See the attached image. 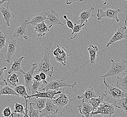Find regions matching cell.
Returning <instances> with one entry per match:
<instances>
[{"instance_id": "obj_1", "label": "cell", "mask_w": 127, "mask_h": 117, "mask_svg": "<svg viewBox=\"0 0 127 117\" xmlns=\"http://www.w3.org/2000/svg\"><path fill=\"white\" fill-rule=\"evenodd\" d=\"M103 83L105 87L103 95L106 102L113 105L115 107H117V103L127 99V93L121 90L115 85L107 83L105 78H103Z\"/></svg>"}, {"instance_id": "obj_2", "label": "cell", "mask_w": 127, "mask_h": 117, "mask_svg": "<svg viewBox=\"0 0 127 117\" xmlns=\"http://www.w3.org/2000/svg\"><path fill=\"white\" fill-rule=\"evenodd\" d=\"M55 48L54 45L52 42H50L47 44V46L44 49V56L39 64L37 65L34 72H43L51 78L54 73V67L51 64L50 58L51 57L50 54Z\"/></svg>"}, {"instance_id": "obj_3", "label": "cell", "mask_w": 127, "mask_h": 117, "mask_svg": "<svg viewBox=\"0 0 127 117\" xmlns=\"http://www.w3.org/2000/svg\"><path fill=\"white\" fill-rule=\"evenodd\" d=\"M112 63L110 68L106 73L101 76L100 77L106 78L108 77H114L119 78L122 77L127 74V63L124 59L121 60L111 59Z\"/></svg>"}, {"instance_id": "obj_4", "label": "cell", "mask_w": 127, "mask_h": 117, "mask_svg": "<svg viewBox=\"0 0 127 117\" xmlns=\"http://www.w3.org/2000/svg\"><path fill=\"white\" fill-rule=\"evenodd\" d=\"M61 88V93L59 94V96L55 99H52L53 102L58 106L61 109L65 108L67 111L71 110L73 111L71 103L75 100V98H73L71 93L68 89Z\"/></svg>"}, {"instance_id": "obj_5", "label": "cell", "mask_w": 127, "mask_h": 117, "mask_svg": "<svg viewBox=\"0 0 127 117\" xmlns=\"http://www.w3.org/2000/svg\"><path fill=\"white\" fill-rule=\"evenodd\" d=\"M70 75L67 76L66 77L60 79V80H56L50 81L49 82H47V83H42V86L39 88L41 91H44L47 90H60L61 88L66 87H70L73 88L76 85V82H74L73 84H69L65 82L64 80L66 78Z\"/></svg>"}, {"instance_id": "obj_6", "label": "cell", "mask_w": 127, "mask_h": 117, "mask_svg": "<svg viewBox=\"0 0 127 117\" xmlns=\"http://www.w3.org/2000/svg\"><path fill=\"white\" fill-rule=\"evenodd\" d=\"M61 108L53 102L52 99H47L46 106L40 111V117H63Z\"/></svg>"}, {"instance_id": "obj_7", "label": "cell", "mask_w": 127, "mask_h": 117, "mask_svg": "<svg viewBox=\"0 0 127 117\" xmlns=\"http://www.w3.org/2000/svg\"><path fill=\"white\" fill-rule=\"evenodd\" d=\"M95 111H93L91 113L90 116L100 115L103 117H110L115 113V106L113 105L106 102H104L102 104L97 108Z\"/></svg>"}, {"instance_id": "obj_8", "label": "cell", "mask_w": 127, "mask_h": 117, "mask_svg": "<svg viewBox=\"0 0 127 117\" xmlns=\"http://www.w3.org/2000/svg\"><path fill=\"white\" fill-rule=\"evenodd\" d=\"M127 20L125 19V25L124 26H121L119 28L116 32L110 38V41L106 45V48H110L111 45L115 44V42L121 41L123 39H126L127 38Z\"/></svg>"}, {"instance_id": "obj_9", "label": "cell", "mask_w": 127, "mask_h": 117, "mask_svg": "<svg viewBox=\"0 0 127 117\" xmlns=\"http://www.w3.org/2000/svg\"><path fill=\"white\" fill-rule=\"evenodd\" d=\"M121 12L122 10L120 9L115 10L107 8L105 10V11H104L102 9H99L97 10L96 16L97 17V20H101L103 18L105 17L108 19H115L116 21V22H119L120 20L118 18V15L119 13H121Z\"/></svg>"}, {"instance_id": "obj_10", "label": "cell", "mask_w": 127, "mask_h": 117, "mask_svg": "<svg viewBox=\"0 0 127 117\" xmlns=\"http://www.w3.org/2000/svg\"><path fill=\"white\" fill-rule=\"evenodd\" d=\"M46 15L47 20L48 26L50 27L54 25H64L65 23H62L60 20L59 14L53 9L47 10L46 12H43Z\"/></svg>"}, {"instance_id": "obj_11", "label": "cell", "mask_w": 127, "mask_h": 117, "mask_svg": "<svg viewBox=\"0 0 127 117\" xmlns=\"http://www.w3.org/2000/svg\"><path fill=\"white\" fill-rule=\"evenodd\" d=\"M28 22V20H25L21 25H20L15 29V31L13 32L12 36L11 37L13 38L20 37L21 39L24 38L25 40L28 39V37L27 36L28 30L27 28Z\"/></svg>"}, {"instance_id": "obj_12", "label": "cell", "mask_w": 127, "mask_h": 117, "mask_svg": "<svg viewBox=\"0 0 127 117\" xmlns=\"http://www.w3.org/2000/svg\"><path fill=\"white\" fill-rule=\"evenodd\" d=\"M61 93V88L60 90H47L43 91H37V92L34 94H32L31 95H28L26 98L28 100L31 99L33 97H41L45 98L47 99H55L56 98L55 97V95H59Z\"/></svg>"}, {"instance_id": "obj_13", "label": "cell", "mask_w": 127, "mask_h": 117, "mask_svg": "<svg viewBox=\"0 0 127 117\" xmlns=\"http://www.w3.org/2000/svg\"><path fill=\"white\" fill-rule=\"evenodd\" d=\"M8 50L7 54L5 58L4 62H7L10 63L11 59L12 58L13 55L15 54L18 47L16 38H10V40L8 41Z\"/></svg>"}, {"instance_id": "obj_14", "label": "cell", "mask_w": 127, "mask_h": 117, "mask_svg": "<svg viewBox=\"0 0 127 117\" xmlns=\"http://www.w3.org/2000/svg\"><path fill=\"white\" fill-rule=\"evenodd\" d=\"M9 4L10 1H8L7 7L6 8L2 6L0 7V11L3 16V20L5 22L6 25L9 27L10 26V22L12 21V19H16L15 15L9 8Z\"/></svg>"}, {"instance_id": "obj_15", "label": "cell", "mask_w": 127, "mask_h": 117, "mask_svg": "<svg viewBox=\"0 0 127 117\" xmlns=\"http://www.w3.org/2000/svg\"><path fill=\"white\" fill-rule=\"evenodd\" d=\"M37 63H34L32 64V67L30 70L27 72H23L22 73L24 75V80H25V86L28 89H29L30 86L32 83V80L33 79V74L35 69L37 66Z\"/></svg>"}, {"instance_id": "obj_16", "label": "cell", "mask_w": 127, "mask_h": 117, "mask_svg": "<svg viewBox=\"0 0 127 117\" xmlns=\"http://www.w3.org/2000/svg\"><path fill=\"white\" fill-rule=\"evenodd\" d=\"M34 32H36L37 37H43L50 31V27L46 25L45 21L32 26Z\"/></svg>"}, {"instance_id": "obj_17", "label": "cell", "mask_w": 127, "mask_h": 117, "mask_svg": "<svg viewBox=\"0 0 127 117\" xmlns=\"http://www.w3.org/2000/svg\"><path fill=\"white\" fill-rule=\"evenodd\" d=\"M69 51L64 47H61V52L58 55L54 56L53 58L54 60L62 64L64 66L66 65L67 60L68 59V57L72 55H69Z\"/></svg>"}, {"instance_id": "obj_18", "label": "cell", "mask_w": 127, "mask_h": 117, "mask_svg": "<svg viewBox=\"0 0 127 117\" xmlns=\"http://www.w3.org/2000/svg\"><path fill=\"white\" fill-rule=\"evenodd\" d=\"M78 110L80 114L86 117H91V113L93 111V107L89 103L85 102L83 100L82 103L78 105Z\"/></svg>"}, {"instance_id": "obj_19", "label": "cell", "mask_w": 127, "mask_h": 117, "mask_svg": "<svg viewBox=\"0 0 127 117\" xmlns=\"http://www.w3.org/2000/svg\"><path fill=\"white\" fill-rule=\"evenodd\" d=\"M25 57L22 56L19 58H15L11 63V68L8 71V73L9 74H11L13 72H19L22 73L24 71L21 68V63Z\"/></svg>"}, {"instance_id": "obj_20", "label": "cell", "mask_w": 127, "mask_h": 117, "mask_svg": "<svg viewBox=\"0 0 127 117\" xmlns=\"http://www.w3.org/2000/svg\"><path fill=\"white\" fill-rule=\"evenodd\" d=\"M94 10V7H91L89 10H82L78 17V22L81 25H83L85 22H88V19L91 17H94V15L93 13V11Z\"/></svg>"}, {"instance_id": "obj_21", "label": "cell", "mask_w": 127, "mask_h": 117, "mask_svg": "<svg viewBox=\"0 0 127 117\" xmlns=\"http://www.w3.org/2000/svg\"><path fill=\"white\" fill-rule=\"evenodd\" d=\"M92 97H96L95 91L92 87H90L87 88L85 92L81 95H78L77 96V99L80 100H83L85 102H88L89 100Z\"/></svg>"}, {"instance_id": "obj_22", "label": "cell", "mask_w": 127, "mask_h": 117, "mask_svg": "<svg viewBox=\"0 0 127 117\" xmlns=\"http://www.w3.org/2000/svg\"><path fill=\"white\" fill-rule=\"evenodd\" d=\"M32 102L30 103L32 107L34 109L38 110L41 111L46 106V102L47 98L41 97H34Z\"/></svg>"}, {"instance_id": "obj_23", "label": "cell", "mask_w": 127, "mask_h": 117, "mask_svg": "<svg viewBox=\"0 0 127 117\" xmlns=\"http://www.w3.org/2000/svg\"><path fill=\"white\" fill-rule=\"evenodd\" d=\"M46 20H47L46 15L42 11V13L34 14L31 21L28 22L27 24L31 25L32 27L38 23H41L43 21H45Z\"/></svg>"}, {"instance_id": "obj_24", "label": "cell", "mask_w": 127, "mask_h": 117, "mask_svg": "<svg viewBox=\"0 0 127 117\" xmlns=\"http://www.w3.org/2000/svg\"><path fill=\"white\" fill-rule=\"evenodd\" d=\"M87 50H88L89 56H90V66H91L92 65H95V60L97 56V46H94L93 44H91L87 48Z\"/></svg>"}, {"instance_id": "obj_25", "label": "cell", "mask_w": 127, "mask_h": 117, "mask_svg": "<svg viewBox=\"0 0 127 117\" xmlns=\"http://www.w3.org/2000/svg\"><path fill=\"white\" fill-rule=\"evenodd\" d=\"M105 97L103 94L102 95L99 96L98 97H92L89 100L88 102L92 105L93 107V112L94 110H95L100 105L102 104L104 102Z\"/></svg>"}, {"instance_id": "obj_26", "label": "cell", "mask_w": 127, "mask_h": 117, "mask_svg": "<svg viewBox=\"0 0 127 117\" xmlns=\"http://www.w3.org/2000/svg\"><path fill=\"white\" fill-rule=\"evenodd\" d=\"M116 82V86L124 92H127V75L121 78H117Z\"/></svg>"}, {"instance_id": "obj_27", "label": "cell", "mask_w": 127, "mask_h": 117, "mask_svg": "<svg viewBox=\"0 0 127 117\" xmlns=\"http://www.w3.org/2000/svg\"><path fill=\"white\" fill-rule=\"evenodd\" d=\"M16 95L18 97V94L14 89L10 88L7 85L0 87V95Z\"/></svg>"}, {"instance_id": "obj_28", "label": "cell", "mask_w": 127, "mask_h": 117, "mask_svg": "<svg viewBox=\"0 0 127 117\" xmlns=\"http://www.w3.org/2000/svg\"><path fill=\"white\" fill-rule=\"evenodd\" d=\"M14 88V90L18 94V97L21 96L24 98L25 99H27L26 97L29 95L27 93L26 87L25 86L19 85L16 86Z\"/></svg>"}, {"instance_id": "obj_29", "label": "cell", "mask_w": 127, "mask_h": 117, "mask_svg": "<svg viewBox=\"0 0 127 117\" xmlns=\"http://www.w3.org/2000/svg\"><path fill=\"white\" fill-rule=\"evenodd\" d=\"M19 76V75L15 73H13L12 74H9L7 78L8 82L14 87H15L16 86H17V83H18L19 82L18 78Z\"/></svg>"}, {"instance_id": "obj_30", "label": "cell", "mask_w": 127, "mask_h": 117, "mask_svg": "<svg viewBox=\"0 0 127 117\" xmlns=\"http://www.w3.org/2000/svg\"><path fill=\"white\" fill-rule=\"evenodd\" d=\"M41 81L39 82L33 78L32 83L30 86V88L29 89V90H30L32 92V95L36 93L37 91V90L39 89V88L41 86Z\"/></svg>"}, {"instance_id": "obj_31", "label": "cell", "mask_w": 127, "mask_h": 117, "mask_svg": "<svg viewBox=\"0 0 127 117\" xmlns=\"http://www.w3.org/2000/svg\"><path fill=\"white\" fill-rule=\"evenodd\" d=\"M7 38V35L0 31V55L5 58L2 54H0V51L2 50L3 47L5 46V42Z\"/></svg>"}, {"instance_id": "obj_32", "label": "cell", "mask_w": 127, "mask_h": 117, "mask_svg": "<svg viewBox=\"0 0 127 117\" xmlns=\"http://www.w3.org/2000/svg\"><path fill=\"white\" fill-rule=\"evenodd\" d=\"M40 111L38 110L34 109L30 103V109L28 110V116L30 117H40Z\"/></svg>"}, {"instance_id": "obj_33", "label": "cell", "mask_w": 127, "mask_h": 117, "mask_svg": "<svg viewBox=\"0 0 127 117\" xmlns=\"http://www.w3.org/2000/svg\"><path fill=\"white\" fill-rule=\"evenodd\" d=\"M85 26V24H84L83 25H77L76 23H74L73 24V32H72V34L73 35L74 33H75V35L73 36V37H71V39L74 38L75 37L77 36V35L78 34V32L80 31L82 29L83 27H84Z\"/></svg>"}, {"instance_id": "obj_34", "label": "cell", "mask_w": 127, "mask_h": 117, "mask_svg": "<svg viewBox=\"0 0 127 117\" xmlns=\"http://www.w3.org/2000/svg\"><path fill=\"white\" fill-rule=\"evenodd\" d=\"M12 110L15 112L18 113L20 114L24 115L25 114V108L24 106L22 104H19L17 102H15V107Z\"/></svg>"}, {"instance_id": "obj_35", "label": "cell", "mask_w": 127, "mask_h": 117, "mask_svg": "<svg viewBox=\"0 0 127 117\" xmlns=\"http://www.w3.org/2000/svg\"><path fill=\"white\" fill-rule=\"evenodd\" d=\"M3 116L5 117H10L11 114V110L9 106L5 108L3 111Z\"/></svg>"}, {"instance_id": "obj_36", "label": "cell", "mask_w": 127, "mask_h": 117, "mask_svg": "<svg viewBox=\"0 0 127 117\" xmlns=\"http://www.w3.org/2000/svg\"><path fill=\"white\" fill-rule=\"evenodd\" d=\"M7 69V67H4L2 68H0V81H4L6 83H7L6 80L4 79L5 76V73L4 71Z\"/></svg>"}, {"instance_id": "obj_37", "label": "cell", "mask_w": 127, "mask_h": 117, "mask_svg": "<svg viewBox=\"0 0 127 117\" xmlns=\"http://www.w3.org/2000/svg\"><path fill=\"white\" fill-rule=\"evenodd\" d=\"M127 99H125V100H123L122 103L121 105L120 106H118V108L120 109H122L124 111H125V112L127 114Z\"/></svg>"}, {"instance_id": "obj_38", "label": "cell", "mask_w": 127, "mask_h": 117, "mask_svg": "<svg viewBox=\"0 0 127 117\" xmlns=\"http://www.w3.org/2000/svg\"><path fill=\"white\" fill-rule=\"evenodd\" d=\"M63 18L66 20V25L67 27H68L69 29H73V24L72 22H71L70 20H68L67 18V16L66 15H64Z\"/></svg>"}, {"instance_id": "obj_39", "label": "cell", "mask_w": 127, "mask_h": 117, "mask_svg": "<svg viewBox=\"0 0 127 117\" xmlns=\"http://www.w3.org/2000/svg\"><path fill=\"white\" fill-rule=\"evenodd\" d=\"M61 52V47L59 46V45H57V48L54 49L52 52L53 53L54 56L58 55Z\"/></svg>"}, {"instance_id": "obj_40", "label": "cell", "mask_w": 127, "mask_h": 117, "mask_svg": "<svg viewBox=\"0 0 127 117\" xmlns=\"http://www.w3.org/2000/svg\"><path fill=\"white\" fill-rule=\"evenodd\" d=\"M25 104H26V107L25 109V114L23 115V117H29L28 113V99H25Z\"/></svg>"}, {"instance_id": "obj_41", "label": "cell", "mask_w": 127, "mask_h": 117, "mask_svg": "<svg viewBox=\"0 0 127 117\" xmlns=\"http://www.w3.org/2000/svg\"><path fill=\"white\" fill-rule=\"evenodd\" d=\"M83 1V0H66V4L67 5H70L72 3L75 1L81 2H82Z\"/></svg>"}, {"instance_id": "obj_42", "label": "cell", "mask_w": 127, "mask_h": 117, "mask_svg": "<svg viewBox=\"0 0 127 117\" xmlns=\"http://www.w3.org/2000/svg\"><path fill=\"white\" fill-rule=\"evenodd\" d=\"M39 76L40 77V78L41 79L42 81L46 80L47 78V75L46 73H44L43 72H41L39 74Z\"/></svg>"}, {"instance_id": "obj_43", "label": "cell", "mask_w": 127, "mask_h": 117, "mask_svg": "<svg viewBox=\"0 0 127 117\" xmlns=\"http://www.w3.org/2000/svg\"><path fill=\"white\" fill-rule=\"evenodd\" d=\"M10 117H20V115L19 113L15 112L12 110H11V114Z\"/></svg>"}, {"instance_id": "obj_44", "label": "cell", "mask_w": 127, "mask_h": 117, "mask_svg": "<svg viewBox=\"0 0 127 117\" xmlns=\"http://www.w3.org/2000/svg\"><path fill=\"white\" fill-rule=\"evenodd\" d=\"M33 78H34V79H35L37 81H39V82H40V81H42L41 79L40 78V76H39V74H36V75H35L34 76H33Z\"/></svg>"}, {"instance_id": "obj_45", "label": "cell", "mask_w": 127, "mask_h": 117, "mask_svg": "<svg viewBox=\"0 0 127 117\" xmlns=\"http://www.w3.org/2000/svg\"><path fill=\"white\" fill-rule=\"evenodd\" d=\"M8 85L7 83H6L4 81H0V87L1 86H4Z\"/></svg>"}, {"instance_id": "obj_46", "label": "cell", "mask_w": 127, "mask_h": 117, "mask_svg": "<svg viewBox=\"0 0 127 117\" xmlns=\"http://www.w3.org/2000/svg\"><path fill=\"white\" fill-rule=\"evenodd\" d=\"M6 1H10V0H0V7Z\"/></svg>"}, {"instance_id": "obj_47", "label": "cell", "mask_w": 127, "mask_h": 117, "mask_svg": "<svg viewBox=\"0 0 127 117\" xmlns=\"http://www.w3.org/2000/svg\"><path fill=\"white\" fill-rule=\"evenodd\" d=\"M105 3L103 4V5H104V6H105L106 4V3H107V0H105Z\"/></svg>"}, {"instance_id": "obj_48", "label": "cell", "mask_w": 127, "mask_h": 117, "mask_svg": "<svg viewBox=\"0 0 127 117\" xmlns=\"http://www.w3.org/2000/svg\"></svg>"}]
</instances>
